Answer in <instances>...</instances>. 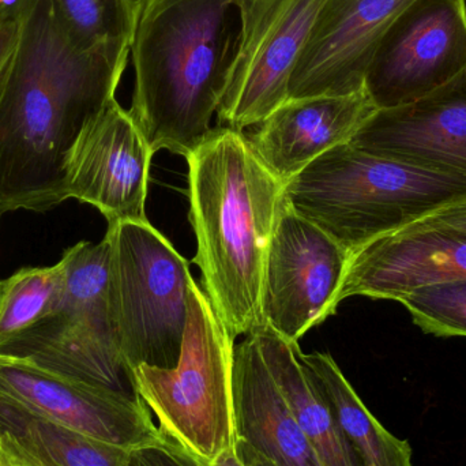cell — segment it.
<instances>
[{
    "label": "cell",
    "mask_w": 466,
    "mask_h": 466,
    "mask_svg": "<svg viewBox=\"0 0 466 466\" xmlns=\"http://www.w3.org/2000/svg\"><path fill=\"white\" fill-rule=\"evenodd\" d=\"M15 46L0 78V215L67 201L66 167L87 125L114 100L130 44L86 46L52 0H19Z\"/></svg>",
    "instance_id": "obj_1"
},
{
    "label": "cell",
    "mask_w": 466,
    "mask_h": 466,
    "mask_svg": "<svg viewBox=\"0 0 466 466\" xmlns=\"http://www.w3.org/2000/svg\"><path fill=\"white\" fill-rule=\"evenodd\" d=\"M190 221L213 311L233 339L265 326L263 276L287 205L285 185L258 158L244 131L213 128L186 157Z\"/></svg>",
    "instance_id": "obj_2"
},
{
    "label": "cell",
    "mask_w": 466,
    "mask_h": 466,
    "mask_svg": "<svg viewBox=\"0 0 466 466\" xmlns=\"http://www.w3.org/2000/svg\"><path fill=\"white\" fill-rule=\"evenodd\" d=\"M241 35V0H136L130 114L153 152L187 157L212 133Z\"/></svg>",
    "instance_id": "obj_3"
},
{
    "label": "cell",
    "mask_w": 466,
    "mask_h": 466,
    "mask_svg": "<svg viewBox=\"0 0 466 466\" xmlns=\"http://www.w3.org/2000/svg\"><path fill=\"white\" fill-rule=\"evenodd\" d=\"M466 198V180L350 144L325 153L285 183L293 212L348 252Z\"/></svg>",
    "instance_id": "obj_4"
},
{
    "label": "cell",
    "mask_w": 466,
    "mask_h": 466,
    "mask_svg": "<svg viewBox=\"0 0 466 466\" xmlns=\"http://www.w3.org/2000/svg\"><path fill=\"white\" fill-rule=\"evenodd\" d=\"M233 352L235 339L194 281L177 366L139 364L131 371L134 391L160 431L205 465L235 449L238 441Z\"/></svg>",
    "instance_id": "obj_5"
},
{
    "label": "cell",
    "mask_w": 466,
    "mask_h": 466,
    "mask_svg": "<svg viewBox=\"0 0 466 466\" xmlns=\"http://www.w3.org/2000/svg\"><path fill=\"white\" fill-rule=\"evenodd\" d=\"M108 296L120 352L172 369L182 352L193 276L188 262L149 220L108 224Z\"/></svg>",
    "instance_id": "obj_6"
},
{
    "label": "cell",
    "mask_w": 466,
    "mask_h": 466,
    "mask_svg": "<svg viewBox=\"0 0 466 466\" xmlns=\"http://www.w3.org/2000/svg\"><path fill=\"white\" fill-rule=\"evenodd\" d=\"M65 289L51 314L0 347V355L137 397L112 322L109 241H79L62 255Z\"/></svg>",
    "instance_id": "obj_7"
},
{
    "label": "cell",
    "mask_w": 466,
    "mask_h": 466,
    "mask_svg": "<svg viewBox=\"0 0 466 466\" xmlns=\"http://www.w3.org/2000/svg\"><path fill=\"white\" fill-rule=\"evenodd\" d=\"M466 74V0H415L380 40L364 79L378 109L418 103Z\"/></svg>",
    "instance_id": "obj_8"
},
{
    "label": "cell",
    "mask_w": 466,
    "mask_h": 466,
    "mask_svg": "<svg viewBox=\"0 0 466 466\" xmlns=\"http://www.w3.org/2000/svg\"><path fill=\"white\" fill-rule=\"evenodd\" d=\"M325 0H241V35L218 126L244 131L288 100V85Z\"/></svg>",
    "instance_id": "obj_9"
},
{
    "label": "cell",
    "mask_w": 466,
    "mask_h": 466,
    "mask_svg": "<svg viewBox=\"0 0 466 466\" xmlns=\"http://www.w3.org/2000/svg\"><path fill=\"white\" fill-rule=\"evenodd\" d=\"M352 254L285 205L263 276L265 325L289 344L336 314Z\"/></svg>",
    "instance_id": "obj_10"
},
{
    "label": "cell",
    "mask_w": 466,
    "mask_h": 466,
    "mask_svg": "<svg viewBox=\"0 0 466 466\" xmlns=\"http://www.w3.org/2000/svg\"><path fill=\"white\" fill-rule=\"evenodd\" d=\"M0 401L131 451L163 438L138 397L73 380L24 359L0 355Z\"/></svg>",
    "instance_id": "obj_11"
},
{
    "label": "cell",
    "mask_w": 466,
    "mask_h": 466,
    "mask_svg": "<svg viewBox=\"0 0 466 466\" xmlns=\"http://www.w3.org/2000/svg\"><path fill=\"white\" fill-rule=\"evenodd\" d=\"M152 147L116 98L85 127L66 167V196L108 224L147 221Z\"/></svg>",
    "instance_id": "obj_12"
},
{
    "label": "cell",
    "mask_w": 466,
    "mask_h": 466,
    "mask_svg": "<svg viewBox=\"0 0 466 466\" xmlns=\"http://www.w3.org/2000/svg\"><path fill=\"white\" fill-rule=\"evenodd\" d=\"M415 0H325L288 85V100L364 89L383 35Z\"/></svg>",
    "instance_id": "obj_13"
},
{
    "label": "cell",
    "mask_w": 466,
    "mask_h": 466,
    "mask_svg": "<svg viewBox=\"0 0 466 466\" xmlns=\"http://www.w3.org/2000/svg\"><path fill=\"white\" fill-rule=\"evenodd\" d=\"M464 279L466 233L429 216L353 252L339 300L399 301L419 288Z\"/></svg>",
    "instance_id": "obj_14"
},
{
    "label": "cell",
    "mask_w": 466,
    "mask_h": 466,
    "mask_svg": "<svg viewBox=\"0 0 466 466\" xmlns=\"http://www.w3.org/2000/svg\"><path fill=\"white\" fill-rule=\"evenodd\" d=\"M350 144L466 180V74L418 103L378 109Z\"/></svg>",
    "instance_id": "obj_15"
},
{
    "label": "cell",
    "mask_w": 466,
    "mask_h": 466,
    "mask_svg": "<svg viewBox=\"0 0 466 466\" xmlns=\"http://www.w3.org/2000/svg\"><path fill=\"white\" fill-rule=\"evenodd\" d=\"M377 111L364 89L289 98L246 137L263 166L285 185L320 156L350 144Z\"/></svg>",
    "instance_id": "obj_16"
},
{
    "label": "cell",
    "mask_w": 466,
    "mask_h": 466,
    "mask_svg": "<svg viewBox=\"0 0 466 466\" xmlns=\"http://www.w3.org/2000/svg\"><path fill=\"white\" fill-rule=\"evenodd\" d=\"M232 383L238 441L279 466H322L268 371L254 333L235 345Z\"/></svg>",
    "instance_id": "obj_17"
},
{
    "label": "cell",
    "mask_w": 466,
    "mask_h": 466,
    "mask_svg": "<svg viewBox=\"0 0 466 466\" xmlns=\"http://www.w3.org/2000/svg\"><path fill=\"white\" fill-rule=\"evenodd\" d=\"M268 371L311 442L322 466H363L330 405L299 361V344H289L268 325L252 331Z\"/></svg>",
    "instance_id": "obj_18"
},
{
    "label": "cell",
    "mask_w": 466,
    "mask_h": 466,
    "mask_svg": "<svg viewBox=\"0 0 466 466\" xmlns=\"http://www.w3.org/2000/svg\"><path fill=\"white\" fill-rule=\"evenodd\" d=\"M296 355L323 399L330 405L363 466H413L410 443L390 434L367 410L329 353L307 355L298 347Z\"/></svg>",
    "instance_id": "obj_19"
},
{
    "label": "cell",
    "mask_w": 466,
    "mask_h": 466,
    "mask_svg": "<svg viewBox=\"0 0 466 466\" xmlns=\"http://www.w3.org/2000/svg\"><path fill=\"white\" fill-rule=\"evenodd\" d=\"M0 434L48 466H130L133 451L103 442L0 401Z\"/></svg>",
    "instance_id": "obj_20"
},
{
    "label": "cell",
    "mask_w": 466,
    "mask_h": 466,
    "mask_svg": "<svg viewBox=\"0 0 466 466\" xmlns=\"http://www.w3.org/2000/svg\"><path fill=\"white\" fill-rule=\"evenodd\" d=\"M66 262L22 268L0 279V347L51 314L65 289Z\"/></svg>",
    "instance_id": "obj_21"
},
{
    "label": "cell",
    "mask_w": 466,
    "mask_h": 466,
    "mask_svg": "<svg viewBox=\"0 0 466 466\" xmlns=\"http://www.w3.org/2000/svg\"><path fill=\"white\" fill-rule=\"evenodd\" d=\"M71 35L84 46L130 44L136 0H52Z\"/></svg>",
    "instance_id": "obj_22"
},
{
    "label": "cell",
    "mask_w": 466,
    "mask_h": 466,
    "mask_svg": "<svg viewBox=\"0 0 466 466\" xmlns=\"http://www.w3.org/2000/svg\"><path fill=\"white\" fill-rule=\"evenodd\" d=\"M399 303L426 333L466 339V279L419 288Z\"/></svg>",
    "instance_id": "obj_23"
},
{
    "label": "cell",
    "mask_w": 466,
    "mask_h": 466,
    "mask_svg": "<svg viewBox=\"0 0 466 466\" xmlns=\"http://www.w3.org/2000/svg\"><path fill=\"white\" fill-rule=\"evenodd\" d=\"M130 466H208L163 434L158 442L134 449Z\"/></svg>",
    "instance_id": "obj_24"
},
{
    "label": "cell",
    "mask_w": 466,
    "mask_h": 466,
    "mask_svg": "<svg viewBox=\"0 0 466 466\" xmlns=\"http://www.w3.org/2000/svg\"><path fill=\"white\" fill-rule=\"evenodd\" d=\"M0 460L5 466H48L7 434H0Z\"/></svg>",
    "instance_id": "obj_25"
},
{
    "label": "cell",
    "mask_w": 466,
    "mask_h": 466,
    "mask_svg": "<svg viewBox=\"0 0 466 466\" xmlns=\"http://www.w3.org/2000/svg\"><path fill=\"white\" fill-rule=\"evenodd\" d=\"M16 32H18V25H16L15 15L10 16L0 24V78L7 67L8 60L15 46Z\"/></svg>",
    "instance_id": "obj_26"
},
{
    "label": "cell",
    "mask_w": 466,
    "mask_h": 466,
    "mask_svg": "<svg viewBox=\"0 0 466 466\" xmlns=\"http://www.w3.org/2000/svg\"><path fill=\"white\" fill-rule=\"evenodd\" d=\"M430 218L457 231L466 233V198L442 208L438 212L432 213Z\"/></svg>",
    "instance_id": "obj_27"
},
{
    "label": "cell",
    "mask_w": 466,
    "mask_h": 466,
    "mask_svg": "<svg viewBox=\"0 0 466 466\" xmlns=\"http://www.w3.org/2000/svg\"><path fill=\"white\" fill-rule=\"evenodd\" d=\"M235 451L240 461L246 466H279L274 464L268 457L258 453L255 449L241 441H236Z\"/></svg>",
    "instance_id": "obj_28"
},
{
    "label": "cell",
    "mask_w": 466,
    "mask_h": 466,
    "mask_svg": "<svg viewBox=\"0 0 466 466\" xmlns=\"http://www.w3.org/2000/svg\"><path fill=\"white\" fill-rule=\"evenodd\" d=\"M208 466H246L243 462L238 459V454H236L235 449L232 451H226V453L218 456L212 464Z\"/></svg>",
    "instance_id": "obj_29"
},
{
    "label": "cell",
    "mask_w": 466,
    "mask_h": 466,
    "mask_svg": "<svg viewBox=\"0 0 466 466\" xmlns=\"http://www.w3.org/2000/svg\"><path fill=\"white\" fill-rule=\"evenodd\" d=\"M19 0H0V24L10 16L15 15Z\"/></svg>",
    "instance_id": "obj_30"
},
{
    "label": "cell",
    "mask_w": 466,
    "mask_h": 466,
    "mask_svg": "<svg viewBox=\"0 0 466 466\" xmlns=\"http://www.w3.org/2000/svg\"><path fill=\"white\" fill-rule=\"evenodd\" d=\"M0 466H5V464L2 462V460H0Z\"/></svg>",
    "instance_id": "obj_31"
},
{
    "label": "cell",
    "mask_w": 466,
    "mask_h": 466,
    "mask_svg": "<svg viewBox=\"0 0 466 466\" xmlns=\"http://www.w3.org/2000/svg\"><path fill=\"white\" fill-rule=\"evenodd\" d=\"M0 218H2V215H0Z\"/></svg>",
    "instance_id": "obj_32"
}]
</instances>
